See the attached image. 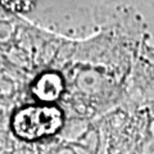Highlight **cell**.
I'll return each mask as SVG.
<instances>
[{
	"instance_id": "cell-1",
	"label": "cell",
	"mask_w": 154,
	"mask_h": 154,
	"mask_svg": "<svg viewBox=\"0 0 154 154\" xmlns=\"http://www.w3.org/2000/svg\"><path fill=\"white\" fill-rule=\"evenodd\" d=\"M63 114L53 105H28L13 116L12 130L23 140H38L60 130Z\"/></svg>"
},
{
	"instance_id": "cell-2",
	"label": "cell",
	"mask_w": 154,
	"mask_h": 154,
	"mask_svg": "<svg viewBox=\"0 0 154 154\" xmlns=\"http://www.w3.org/2000/svg\"><path fill=\"white\" fill-rule=\"evenodd\" d=\"M32 93L41 102H54L63 93V80L54 72L44 73L33 85Z\"/></svg>"
},
{
	"instance_id": "cell-3",
	"label": "cell",
	"mask_w": 154,
	"mask_h": 154,
	"mask_svg": "<svg viewBox=\"0 0 154 154\" xmlns=\"http://www.w3.org/2000/svg\"><path fill=\"white\" fill-rule=\"evenodd\" d=\"M33 0H2V4L11 11L23 12L30 9Z\"/></svg>"
}]
</instances>
